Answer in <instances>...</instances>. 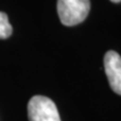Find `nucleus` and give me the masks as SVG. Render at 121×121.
<instances>
[{
    "instance_id": "obj_3",
    "label": "nucleus",
    "mask_w": 121,
    "mask_h": 121,
    "mask_svg": "<svg viewBox=\"0 0 121 121\" xmlns=\"http://www.w3.org/2000/svg\"><path fill=\"white\" fill-rule=\"evenodd\" d=\"M104 69L110 87L121 95V56L114 51H109L104 55Z\"/></svg>"
},
{
    "instance_id": "obj_2",
    "label": "nucleus",
    "mask_w": 121,
    "mask_h": 121,
    "mask_svg": "<svg viewBox=\"0 0 121 121\" xmlns=\"http://www.w3.org/2000/svg\"><path fill=\"white\" fill-rule=\"evenodd\" d=\"M29 121H60L55 103L47 96L35 95L28 102Z\"/></svg>"
},
{
    "instance_id": "obj_1",
    "label": "nucleus",
    "mask_w": 121,
    "mask_h": 121,
    "mask_svg": "<svg viewBox=\"0 0 121 121\" xmlns=\"http://www.w3.org/2000/svg\"><path fill=\"white\" fill-rule=\"evenodd\" d=\"M90 7V0H57V13L65 26H75L84 22Z\"/></svg>"
},
{
    "instance_id": "obj_4",
    "label": "nucleus",
    "mask_w": 121,
    "mask_h": 121,
    "mask_svg": "<svg viewBox=\"0 0 121 121\" xmlns=\"http://www.w3.org/2000/svg\"><path fill=\"white\" fill-rule=\"evenodd\" d=\"M13 34V27L9 22L7 13L0 11V39H6Z\"/></svg>"
},
{
    "instance_id": "obj_5",
    "label": "nucleus",
    "mask_w": 121,
    "mask_h": 121,
    "mask_svg": "<svg viewBox=\"0 0 121 121\" xmlns=\"http://www.w3.org/2000/svg\"><path fill=\"white\" fill-rule=\"evenodd\" d=\"M112 2H121V0H111Z\"/></svg>"
}]
</instances>
